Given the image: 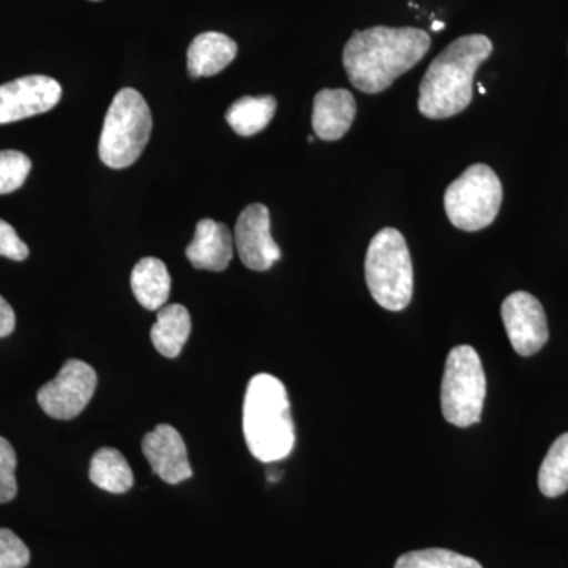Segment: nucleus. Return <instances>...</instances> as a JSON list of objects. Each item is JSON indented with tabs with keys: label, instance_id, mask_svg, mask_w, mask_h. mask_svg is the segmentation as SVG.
<instances>
[{
	"label": "nucleus",
	"instance_id": "9d476101",
	"mask_svg": "<svg viewBox=\"0 0 568 568\" xmlns=\"http://www.w3.org/2000/svg\"><path fill=\"white\" fill-rule=\"evenodd\" d=\"M61 99V84L43 74L7 82L0 85V125L51 111Z\"/></svg>",
	"mask_w": 568,
	"mask_h": 568
},
{
	"label": "nucleus",
	"instance_id": "aec40b11",
	"mask_svg": "<svg viewBox=\"0 0 568 568\" xmlns=\"http://www.w3.org/2000/svg\"><path fill=\"white\" fill-rule=\"evenodd\" d=\"M538 488L547 497L568 491V433L559 436L549 448L538 473Z\"/></svg>",
	"mask_w": 568,
	"mask_h": 568
},
{
	"label": "nucleus",
	"instance_id": "c85d7f7f",
	"mask_svg": "<svg viewBox=\"0 0 568 568\" xmlns=\"http://www.w3.org/2000/svg\"><path fill=\"white\" fill-rule=\"evenodd\" d=\"M92 2H100V0H92Z\"/></svg>",
	"mask_w": 568,
	"mask_h": 568
},
{
	"label": "nucleus",
	"instance_id": "f03ea898",
	"mask_svg": "<svg viewBox=\"0 0 568 568\" xmlns=\"http://www.w3.org/2000/svg\"><path fill=\"white\" fill-rule=\"evenodd\" d=\"M493 52L491 40L481 33L459 37L432 62L420 82L418 111L428 119H448L473 102V82Z\"/></svg>",
	"mask_w": 568,
	"mask_h": 568
},
{
	"label": "nucleus",
	"instance_id": "9b49d317",
	"mask_svg": "<svg viewBox=\"0 0 568 568\" xmlns=\"http://www.w3.org/2000/svg\"><path fill=\"white\" fill-rule=\"evenodd\" d=\"M234 245L245 267L265 272L280 261L282 252L271 234V213L264 204L244 209L235 223Z\"/></svg>",
	"mask_w": 568,
	"mask_h": 568
},
{
	"label": "nucleus",
	"instance_id": "a211bd4d",
	"mask_svg": "<svg viewBox=\"0 0 568 568\" xmlns=\"http://www.w3.org/2000/svg\"><path fill=\"white\" fill-rule=\"evenodd\" d=\"M89 477L95 487L112 495L130 491L134 485L132 467L121 452L111 447H103L95 452L89 467Z\"/></svg>",
	"mask_w": 568,
	"mask_h": 568
},
{
	"label": "nucleus",
	"instance_id": "a878e982",
	"mask_svg": "<svg viewBox=\"0 0 568 568\" xmlns=\"http://www.w3.org/2000/svg\"><path fill=\"white\" fill-rule=\"evenodd\" d=\"M17 317L9 302L0 295V338H6L14 331Z\"/></svg>",
	"mask_w": 568,
	"mask_h": 568
},
{
	"label": "nucleus",
	"instance_id": "423d86ee",
	"mask_svg": "<svg viewBox=\"0 0 568 568\" xmlns=\"http://www.w3.org/2000/svg\"><path fill=\"white\" fill-rule=\"evenodd\" d=\"M487 396V377L473 346L454 347L448 354L440 386V409L448 424L467 428L480 422Z\"/></svg>",
	"mask_w": 568,
	"mask_h": 568
},
{
	"label": "nucleus",
	"instance_id": "f3484780",
	"mask_svg": "<svg viewBox=\"0 0 568 568\" xmlns=\"http://www.w3.org/2000/svg\"><path fill=\"white\" fill-rule=\"evenodd\" d=\"M132 291L145 310L155 312L163 308L171 293V275L166 264L156 257L141 260L132 272Z\"/></svg>",
	"mask_w": 568,
	"mask_h": 568
},
{
	"label": "nucleus",
	"instance_id": "4468645a",
	"mask_svg": "<svg viewBox=\"0 0 568 568\" xmlns=\"http://www.w3.org/2000/svg\"><path fill=\"white\" fill-rule=\"evenodd\" d=\"M357 104L346 89H324L313 102V130L323 141H338L353 125Z\"/></svg>",
	"mask_w": 568,
	"mask_h": 568
},
{
	"label": "nucleus",
	"instance_id": "4be33fe9",
	"mask_svg": "<svg viewBox=\"0 0 568 568\" xmlns=\"http://www.w3.org/2000/svg\"><path fill=\"white\" fill-rule=\"evenodd\" d=\"M32 170L28 155L18 151L0 152V194L17 192L24 185Z\"/></svg>",
	"mask_w": 568,
	"mask_h": 568
},
{
	"label": "nucleus",
	"instance_id": "cd10ccee",
	"mask_svg": "<svg viewBox=\"0 0 568 568\" xmlns=\"http://www.w3.org/2000/svg\"><path fill=\"white\" fill-rule=\"evenodd\" d=\"M478 89H480V93H487V91H485L484 85L480 84V88H478Z\"/></svg>",
	"mask_w": 568,
	"mask_h": 568
},
{
	"label": "nucleus",
	"instance_id": "39448f33",
	"mask_svg": "<svg viewBox=\"0 0 568 568\" xmlns=\"http://www.w3.org/2000/svg\"><path fill=\"white\" fill-rule=\"evenodd\" d=\"M152 114L144 97L122 89L112 100L100 134V160L112 170L132 166L151 140Z\"/></svg>",
	"mask_w": 568,
	"mask_h": 568
},
{
	"label": "nucleus",
	"instance_id": "dca6fc26",
	"mask_svg": "<svg viewBox=\"0 0 568 568\" xmlns=\"http://www.w3.org/2000/svg\"><path fill=\"white\" fill-rule=\"evenodd\" d=\"M190 334H192V317L185 306L173 304L159 310L156 323L151 331V339L163 357H179L183 346L189 342Z\"/></svg>",
	"mask_w": 568,
	"mask_h": 568
},
{
	"label": "nucleus",
	"instance_id": "b1692460",
	"mask_svg": "<svg viewBox=\"0 0 568 568\" xmlns=\"http://www.w3.org/2000/svg\"><path fill=\"white\" fill-rule=\"evenodd\" d=\"M31 562V551L17 534L0 529V568H26Z\"/></svg>",
	"mask_w": 568,
	"mask_h": 568
},
{
	"label": "nucleus",
	"instance_id": "20e7f679",
	"mask_svg": "<svg viewBox=\"0 0 568 568\" xmlns=\"http://www.w3.org/2000/svg\"><path fill=\"white\" fill-rule=\"evenodd\" d=\"M365 278L376 304L402 312L413 301L414 268L403 234L386 227L373 237L365 257Z\"/></svg>",
	"mask_w": 568,
	"mask_h": 568
},
{
	"label": "nucleus",
	"instance_id": "393cba45",
	"mask_svg": "<svg viewBox=\"0 0 568 568\" xmlns=\"http://www.w3.org/2000/svg\"><path fill=\"white\" fill-rule=\"evenodd\" d=\"M0 256L20 261V263L29 256V246L21 241L13 226L3 220H0Z\"/></svg>",
	"mask_w": 568,
	"mask_h": 568
},
{
	"label": "nucleus",
	"instance_id": "f8f14e48",
	"mask_svg": "<svg viewBox=\"0 0 568 568\" xmlns=\"http://www.w3.org/2000/svg\"><path fill=\"white\" fill-rule=\"evenodd\" d=\"M142 454L148 458L153 474L170 485L192 478L189 454L181 433L171 425H159L142 439Z\"/></svg>",
	"mask_w": 568,
	"mask_h": 568
},
{
	"label": "nucleus",
	"instance_id": "bb28decb",
	"mask_svg": "<svg viewBox=\"0 0 568 568\" xmlns=\"http://www.w3.org/2000/svg\"><path fill=\"white\" fill-rule=\"evenodd\" d=\"M444 28H446V24H444V22H440V21H435L432 24V31L433 32L443 31Z\"/></svg>",
	"mask_w": 568,
	"mask_h": 568
},
{
	"label": "nucleus",
	"instance_id": "7ed1b4c3",
	"mask_svg": "<svg viewBox=\"0 0 568 568\" xmlns=\"http://www.w3.org/2000/svg\"><path fill=\"white\" fill-rule=\"evenodd\" d=\"M244 435L248 450L260 462H280L293 452L290 398L275 376L263 373L250 379L244 399Z\"/></svg>",
	"mask_w": 568,
	"mask_h": 568
},
{
	"label": "nucleus",
	"instance_id": "1a4fd4ad",
	"mask_svg": "<svg viewBox=\"0 0 568 568\" xmlns=\"http://www.w3.org/2000/svg\"><path fill=\"white\" fill-rule=\"evenodd\" d=\"M503 321L515 353L529 357L537 354L549 338L548 321L544 306L525 291L508 295L504 301Z\"/></svg>",
	"mask_w": 568,
	"mask_h": 568
},
{
	"label": "nucleus",
	"instance_id": "5701e85b",
	"mask_svg": "<svg viewBox=\"0 0 568 568\" xmlns=\"http://www.w3.org/2000/svg\"><path fill=\"white\" fill-rule=\"evenodd\" d=\"M17 454L6 437H0V504L10 503L17 497L18 484L14 477Z\"/></svg>",
	"mask_w": 568,
	"mask_h": 568
},
{
	"label": "nucleus",
	"instance_id": "ddd939ff",
	"mask_svg": "<svg viewBox=\"0 0 568 568\" xmlns=\"http://www.w3.org/2000/svg\"><path fill=\"white\" fill-rule=\"evenodd\" d=\"M186 257L200 271L223 272L230 267L234 254V239L226 224L201 220Z\"/></svg>",
	"mask_w": 568,
	"mask_h": 568
},
{
	"label": "nucleus",
	"instance_id": "412c9836",
	"mask_svg": "<svg viewBox=\"0 0 568 568\" xmlns=\"http://www.w3.org/2000/svg\"><path fill=\"white\" fill-rule=\"evenodd\" d=\"M395 568H484L476 559L450 549L429 548L399 556Z\"/></svg>",
	"mask_w": 568,
	"mask_h": 568
},
{
	"label": "nucleus",
	"instance_id": "6e6552de",
	"mask_svg": "<svg viewBox=\"0 0 568 568\" xmlns=\"http://www.w3.org/2000/svg\"><path fill=\"white\" fill-rule=\"evenodd\" d=\"M97 383L99 377L91 365L71 358L62 365L54 379L40 388L37 399L48 416L55 420H71L89 405Z\"/></svg>",
	"mask_w": 568,
	"mask_h": 568
},
{
	"label": "nucleus",
	"instance_id": "2eb2a0df",
	"mask_svg": "<svg viewBox=\"0 0 568 568\" xmlns=\"http://www.w3.org/2000/svg\"><path fill=\"white\" fill-rule=\"evenodd\" d=\"M237 51V43L224 33H201L186 51V70L192 78L215 77L231 65Z\"/></svg>",
	"mask_w": 568,
	"mask_h": 568
},
{
	"label": "nucleus",
	"instance_id": "0eeeda50",
	"mask_svg": "<svg viewBox=\"0 0 568 568\" xmlns=\"http://www.w3.org/2000/svg\"><path fill=\"white\" fill-rule=\"evenodd\" d=\"M503 204V183L487 164H473L444 194L450 223L467 233L485 230L495 222Z\"/></svg>",
	"mask_w": 568,
	"mask_h": 568
},
{
	"label": "nucleus",
	"instance_id": "f257e3e1",
	"mask_svg": "<svg viewBox=\"0 0 568 568\" xmlns=\"http://www.w3.org/2000/svg\"><path fill=\"white\" fill-rule=\"evenodd\" d=\"M432 47L428 33L416 28L355 31L343 51V65L355 89L379 93L416 67Z\"/></svg>",
	"mask_w": 568,
	"mask_h": 568
},
{
	"label": "nucleus",
	"instance_id": "6ab92c4d",
	"mask_svg": "<svg viewBox=\"0 0 568 568\" xmlns=\"http://www.w3.org/2000/svg\"><path fill=\"white\" fill-rule=\"evenodd\" d=\"M276 112L272 95L242 97L226 111V122L239 136H254L267 129Z\"/></svg>",
	"mask_w": 568,
	"mask_h": 568
}]
</instances>
